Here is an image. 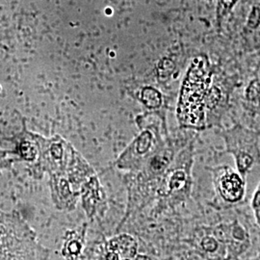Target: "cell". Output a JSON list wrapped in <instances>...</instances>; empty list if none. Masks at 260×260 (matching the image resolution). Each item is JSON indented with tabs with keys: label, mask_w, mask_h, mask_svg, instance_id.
Here are the masks:
<instances>
[{
	"label": "cell",
	"mask_w": 260,
	"mask_h": 260,
	"mask_svg": "<svg viewBox=\"0 0 260 260\" xmlns=\"http://www.w3.org/2000/svg\"><path fill=\"white\" fill-rule=\"evenodd\" d=\"M236 2H237V0H219L218 9H217L218 19L220 20L224 17H226L232 12Z\"/></svg>",
	"instance_id": "9"
},
{
	"label": "cell",
	"mask_w": 260,
	"mask_h": 260,
	"mask_svg": "<svg viewBox=\"0 0 260 260\" xmlns=\"http://www.w3.org/2000/svg\"><path fill=\"white\" fill-rule=\"evenodd\" d=\"M152 144V135L149 131L144 132L136 142V151L140 154H145L149 151Z\"/></svg>",
	"instance_id": "7"
},
{
	"label": "cell",
	"mask_w": 260,
	"mask_h": 260,
	"mask_svg": "<svg viewBox=\"0 0 260 260\" xmlns=\"http://www.w3.org/2000/svg\"><path fill=\"white\" fill-rule=\"evenodd\" d=\"M235 159L238 172L242 176H245V174L251 169L254 162V159L248 151H238L235 155Z\"/></svg>",
	"instance_id": "5"
},
{
	"label": "cell",
	"mask_w": 260,
	"mask_h": 260,
	"mask_svg": "<svg viewBox=\"0 0 260 260\" xmlns=\"http://www.w3.org/2000/svg\"><path fill=\"white\" fill-rule=\"evenodd\" d=\"M216 186L223 200L230 203L239 202L245 194L244 179L231 168L221 173L216 181Z\"/></svg>",
	"instance_id": "2"
},
{
	"label": "cell",
	"mask_w": 260,
	"mask_h": 260,
	"mask_svg": "<svg viewBox=\"0 0 260 260\" xmlns=\"http://www.w3.org/2000/svg\"><path fill=\"white\" fill-rule=\"evenodd\" d=\"M211 83L212 72L207 57H197L187 72L177 105V119L182 126L205 127V109Z\"/></svg>",
	"instance_id": "1"
},
{
	"label": "cell",
	"mask_w": 260,
	"mask_h": 260,
	"mask_svg": "<svg viewBox=\"0 0 260 260\" xmlns=\"http://www.w3.org/2000/svg\"><path fill=\"white\" fill-rule=\"evenodd\" d=\"M202 247L206 252L213 253L218 250L219 244H218V241L212 236H206L202 241Z\"/></svg>",
	"instance_id": "10"
},
{
	"label": "cell",
	"mask_w": 260,
	"mask_h": 260,
	"mask_svg": "<svg viewBox=\"0 0 260 260\" xmlns=\"http://www.w3.org/2000/svg\"><path fill=\"white\" fill-rule=\"evenodd\" d=\"M80 250H81V245L80 243L73 239L71 241L69 242L67 244V254H70V255H78L80 253Z\"/></svg>",
	"instance_id": "12"
},
{
	"label": "cell",
	"mask_w": 260,
	"mask_h": 260,
	"mask_svg": "<svg viewBox=\"0 0 260 260\" xmlns=\"http://www.w3.org/2000/svg\"><path fill=\"white\" fill-rule=\"evenodd\" d=\"M186 182V175L183 171H177L170 177L169 189L170 191H176L181 189Z\"/></svg>",
	"instance_id": "8"
},
{
	"label": "cell",
	"mask_w": 260,
	"mask_h": 260,
	"mask_svg": "<svg viewBox=\"0 0 260 260\" xmlns=\"http://www.w3.org/2000/svg\"><path fill=\"white\" fill-rule=\"evenodd\" d=\"M260 94V82L258 80H254L251 82L250 87L247 90V99L249 101L255 100Z\"/></svg>",
	"instance_id": "11"
},
{
	"label": "cell",
	"mask_w": 260,
	"mask_h": 260,
	"mask_svg": "<svg viewBox=\"0 0 260 260\" xmlns=\"http://www.w3.org/2000/svg\"><path fill=\"white\" fill-rule=\"evenodd\" d=\"M168 160L165 157H162V156H155L151 160V168L154 170V171H161L163 170L164 168L167 166Z\"/></svg>",
	"instance_id": "14"
},
{
	"label": "cell",
	"mask_w": 260,
	"mask_h": 260,
	"mask_svg": "<svg viewBox=\"0 0 260 260\" xmlns=\"http://www.w3.org/2000/svg\"><path fill=\"white\" fill-rule=\"evenodd\" d=\"M260 12L258 8L254 7L251 10V15L248 19V25L249 27L256 28L259 25Z\"/></svg>",
	"instance_id": "13"
},
{
	"label": "cell",
	"mask_w": 260,
	"mask_h": 260,
	"mask_svg": "<svg viewBox=\"0 0 260 260\" xmlns=\"http://www.w3.org/2000/svg\"><path fill=\"white\" fill-rule=\"evenodd\" d=\"M254 211H255V216H256V221H257V223L259 224L260 226V206L255 208Z\"/></svg>",
	"instance_id": "16"
},
{
	"label": "cell",
	"mask_w": 260,
	"mask_h": 260,
	"mask_svg": "<svg viewBox=\"0 0 260 260\" xmlns=\"http://www.w3.org/2000/svg\"><path fill=\"white\" fill-rule=\"evenodd\" d=\"M143 102L149 108H158L161 105V94L152 88H146L142 93Z\"/></svg>",
	"instance_id": "6"
},
{
	"label": "cell",
	"mask_w": 260,
	"mask_h": 260,
	"mask_svg": "<svg viewBox=\"0 0 260 260\" xmlns=\"http://www.w3.org/2000/svg\"><path fill=\"white\" fill-rule=\"evenodd\" d=\"M109 259L134 258L137 252V243L129 235H121L111 239L107 246Z\"/></svg>",
	"instance_id": "3"
},
{
	"label": "cell",
	"mask_w": 260,
	"mask_h": 260,
	"mask_svg": "<svg viewBox=\"0 0 260 260\" xmlns=\"http://www.w3.org/2000/svg\"><path fill=\"white\" fill-rule=\"evenodd\" d=\"M224 231L229 236L232 237L233 241H230L229 243V248L235 253L239 254L242 251L246 250V248L249 245V235L246 233L245 229L242 226L241 224L235 222V223L230 226V232L231 233H228L226 226L223 225Z\"/></svg>",
	"instance_id": "4"
},
{
	"label": "cell",
	"mask_w": 260,
	"mask_h": 260,
	"mask_svg": "<svg viewBox=\"0 0 260 260\" xmlns=\"http://www.w3.org/2000/svg\"><path fill=\"white\" fill-rule=\"evenodd\" d=\"M251 205H252L253 209H255V208H257V207L260 206V186L259 188L257 189V191L255 192V194H254Z\"/></svg>",
	"instance_id": "15"
}]
</instances>
